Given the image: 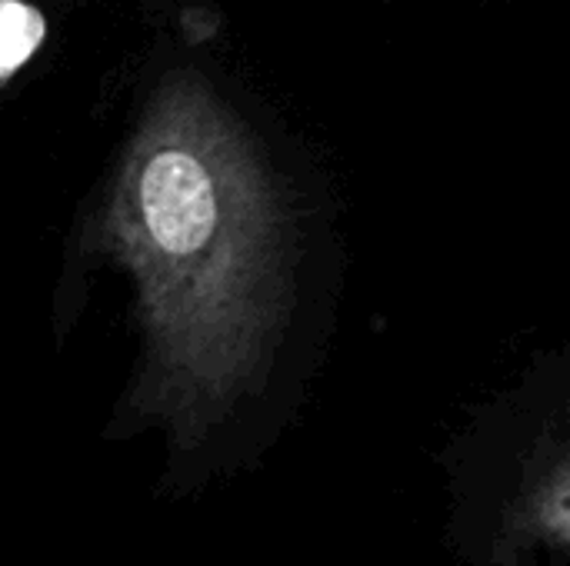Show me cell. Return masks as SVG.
<instances>
[{"mask_svg":"<svg viewBox=\"0 0 570 566\" xmlns=\"http://www.w3.org/2000/svg\"><path fill=\"white\" fill-rule=\"evenodd\" d=\"M47 13L37 0H0V93L40 53Z\"/></svg>","mask_w":570,"mask_h":566,"instance_id":"3957f363","label":"cell"},{"mask_svg":"<svg viewBox=\"0 0 570 566\" xmlns=\"http://www.w3.org/2000/svg\"><path fill=\"white\" fill-rule=\"evenodd\" d=\"M568 377L534 370L448 454L471 566H568Z\"/></svg>","mask_w":570,"mask_h":566,"instance_id":"7a4b0ae2","label":"cell"},{"mask_svg":"<svg viewBox=\"0 0 570 566\" xmlns=\"http://www.w3.org/2000/svg\"><path fill=\"white\" fill-rule=\"evenodd\" d=\"M304 200L197 70L144 100L87 217L134 324L127 417L184 467L267 417L301 364L314 297Z\"/></svg>","mask_w":570,"mask_h":566,"instance_id":"6da1fadb","label":"cell"}]
</instances>
